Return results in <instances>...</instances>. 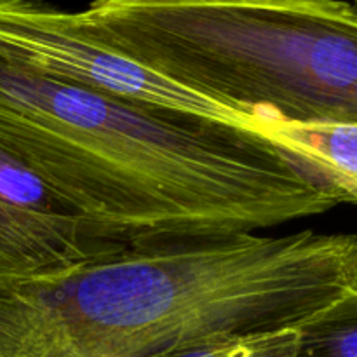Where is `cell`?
<instances>
[{
  "mask_svg": "<svg viewBox=\"0 0 357 357\" xmlns=\"http://www.w3.org/2000/svg\"><path fill=\"white\" fill-rule=\"evenodd\" d=\"M0 149L115 246L258 234L344 204L268 131L145 110L2 58Z\"/></svg>",
  "mask_w": 357,
  "mask_h": 357,
  "instance_id": "obj_1",
  "label": "cell"
},
{
  "mask_svg": "<svg viewBox=\"0 0 357 357\" xmlns=\"http://www.w3.org/2000/svg\"><path fill=\"white\" fill-rule=\"evenodd\" d=\"M357 289V234L166 241L0 278V357H171L298 330Z\"/></svg>",
  "mask_w": 357,
  "mask_h": 357,
  "instance_id": "obj_2",
  "label": "cell"
},
{
  "mask_svg": "<svg viewBox=\"0 0 357 357\" xmlns=\"http://www.w3.org/2000/svg\"><path fill=\"white\" fill-rule=\"evenodd\" d=\"M98 44L265 122L357 126V14L337 0H98Z\"/></svg>",
  "mask_w": 357,
  "mask_h": 357,
  "instance_id": "obj_3",
  "label": "cell"
},
{
  "mask_svg": "<svg viewBox=\"0 0 357 357\" xmlns=\"http://www.w3.org/2000/svg\"><path fill=\"white\" fill-rule=\"evenodd\" d=\"M0 58L145 110L257 131H268L271 126L91 40L73 26L68 9L49 3L0 0Z\"/></svg>",
  "mask_w": 357,
  "mask_h": 357,
  "instance_id": "obj_4",
  "label": "cell"
},
{
  "mask_svg": "<svg viewBox=\"0 0 357 357\" xmlns=\"http://www.w3.org/2000/svg\"><path fill=\"white\" fill-rule=\"evenodd\" d=\"M121 248L128 246L107 243L75 216L0 202V278L68 267Z\"/></svg>",
  "mask_w": 357,
  "mask_h": 357,
  "instance_id": "obj_5",
  "label": "cell"
},
{
  "mask_svg": "<svg viewBox=\"0 0 357 357\" xmlns=\"http://www.w3.org/2000/svg\"><path fill=\"white\" fill-rule=\"evenodd\" d=\"M268 132L357 204V126L271 122Z\"/></svg>",
  "mask_w": 357,
  "mask_h": 357,
  "instance_id": "obj_6",
  "label": "cell"
},
{
  "mask_svg": "<svg viewBox=\"0 0 357 357\" xmlns=\"http://www.w3.org/2000/svg\"><path fill=\"white\" fill-rule=\"evenodd\" d=\"M296 357H357V289L298 328Z\"/></svg>",
  "mask_w": 357,
  "mask_h": 357,
  "instance_id": "obj_7",
  "label": "cell"
},
{
  "mask_svg": "<svg viewBox=\"0 0 357 357\" xmlns=\"http://www.w3.org/2000/svg\"><path fill=\"white\" fill-rule=\"evenodd\" d=\"M298 330L227 338L171 357H296Z\"/></svg>",
  "mask_w": 357,
  "mask_h": 357,
  "instance_id": "obj_8",
  "label": "cell"
},
{
  "mask_svg": "<svg viewBox=\"0 0 357 357\" xmlns=\"http://www.w3.org/2000/svg\"><path fill=\"white\" fill-rule=\"evenodd\" d=\"M352 3V9H354V13L357 14V2H351Z\"/></svg>",
  "mask_w": 357,
  "mask_h": 357,
  "instance_id": "obj_9",
  "label": "cell"
}]
</instances>
